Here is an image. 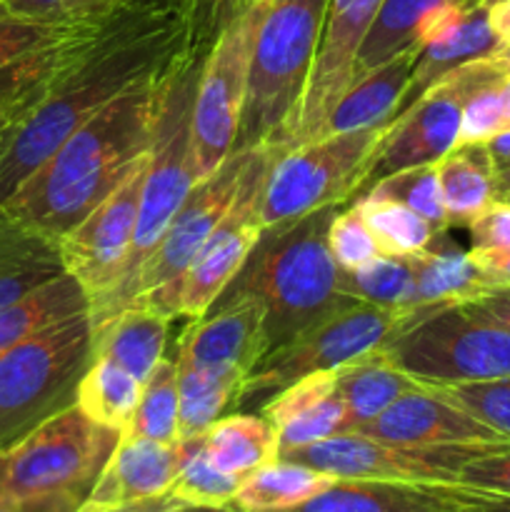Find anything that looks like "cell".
<instances>
[{"instance_id": "cell-1", "label": "cell", "mask_w": 510, "mask_h": 512, "mask_svg": "<svg viewBox=\"0 0 510 512\" xmlns=\"http://www.w3.org/2000/svg\"><path fill=\"white\" fill-rule=\"evenodd\" d=\"M195 53L178 13L128 0L105 23L95 53L45 103L10 125L0 140V208L100 108L148 75ZM200 55V53H198Z\"/></svg>"}, {"instance_id": "cell-2", "label": "cell", "mask_w": 510, "mask_h": 512, "mask_svg": "<svg viewBox=\"0 0 510 512\" xmlns=\"http://www.w3.org/2000/svg\"><path fill=\"white\" fill-rule=\"evenodd\" d=\"M170 68L138 80L85 120L0 210L53 240L75 228L148 158Z\"/></svg>"}, {"instance_id": "cell-3", "label": "cell", "mask_w": 510, "mask_h": 512, "mask_svg": "<svg viewBox=\"0 0 510 512\" xmlns=\"http://www.w3.org/2000/svg\"><path fill=\"white\" fill-rule=\"evenodd\" d=\"M338 208L328 205L260 230L240 273L210 308L255 300L263 308L268 353L353 308L358 300L338 290V265L328 248V225Z\"/></svg>"}, {"instance_id": "cell-4", "label": "cell", "mask_w": 510, "mask_h": 512, "mask_svg": "<svg viewBox=\"0 0 510 512\" xmlns=\"http://www.w3.org/2000/svg\"><path fill=\"white\" fill-rule=\"evenodd\" d=\"M330 0H265L233 150H285L313 73Z\"/></svg>"}, {"instance_id": "cell-5", "label": "cell", "mask_w": 510, "mask_h": 512, "mask_svg": "<svg viewBox=\"0 0 510 512\" xmlns=\"http://www.w3.org/2000/svg\"><path fill=\"white\" fill-rule=\"evenodd\" d=\"M203 55L188 53L170 68L160 85L158 110H155L150 163L140 195L138 225L133 248L118 290L100 308L90 310L93 328L108 323L115 313L128 305L130 288L148 263L150 255L168 233L175 213L185 203L193 185L198 183L193 160V100Z\"/></svg>"}, {"instance_id": "cell-6", "label": "cell", "mask_w": 510, "mask_h": 512, "mask_svg": "<svg viewBox=\"0 0 510 512\" xmlns=\"http://www.w3.org/2000/svg\"><path fill=\"white\" fill-rule=\"evenodd\" d=\"M93 363L90 310L58 320L0 355V453L75 405Z\"/></svg>"}, {"instance_id": "cell-7", "label": "cell", "mask_w": 510, "mask_h": 512, "mask_svg": "<svg viewBox=\"0 0 510 512\" xmlns=\"http://www.w3.org/2000/svg\"><path fill=\"white\" fill-rule=\"evenodd\" d=\"M380 350L420 383H473L510 375V330L473 303L408 318Z\"/></svg>"}, {"instance_id": "cell-8", "label": "cell", "mask_w": 510, "mask_h": 512, "mask_svg": "<svg viewBox=\"0 0 510 512\" xmlns=\"http://www.w3.org/2000/svg\"><path fill=\"white\" fill-rule=\"evenodd\" d=\"M388 125L320 135L275 155L260 198L263 228L350 203Z\"/></svg>"}, {"instance_id": "cell-9", "label": "cell", "mask_w": 510, "mask_h": 512, "mask_svg": "<svg viewBox=\"0 0 510 512\" xmlns=\"http://www.w3.org/2000/svg\"><path fill=\"white\" fill-rule=\"evenodd\" d=\"M403 323L405 315L368 303H355L353 308L323 320L255 365L253 373L245 378L235 413L263 410L275 395L298 380L328 373L348 360L380 350Z\"/></svg>"}, {"instance_id": "cell-10", "label": "cell", "mask_w": 510, "mask_h": 512, "mask_svg": "<svg viewBox=\"0 0 510 512\" xmlns=\"http://www.w3.org/2000/svg\"><path fill=\"white\" fill-rule=\"evenodd\" d=\"M265 0L240 10L220 28L200 63L193 100V160L198 180L233 153L248 88L250 53Z\"/></svg>"}, {"instance_id": "cell-11", "label": "cell", "mask_w": 510, "mask_h": 512, "mask_svg": "<svg viewBox=\"0 0 510 512\" xmlns=\"http://www.w3.org/2000/svg\"><path fill=\"white\" fill-rule=\"evenodd\" d=\"M123 433L90 420L78 405L35 428L10 450L8 495H90Z\"/></svg>"}, {"instance_id": "cell-12", "label": "cell", "mask_w": 510, "mask_h": 512, "mask_svg": "<svg viewBox=\"0 0 510 512\" xmlns=\"http://www.w3.org/2000/svg\"><path fill=\"white\" fill-rule=\"evenodd\" d=\"M253 150H233L218 170H213L193 185L185 203L175 213L165 238L160 240L155 253L150 255L148 263L135 278L128 295V305H145L150 310H158L165 318H175V285L180 283L188 265L193 263L205 240L218 228L220 220L228 215Z\"/></svg>"}, {"instance_id": "cell-13", "label": "cell", "mask_w": 510, "mask_h": 512, "mask_svg": "<svg viewBox=\"0 0 510 512\" xmlns=\"http://www.w3.org/2000/svg\"><path fill=\"white\" fill-rule=\"evenodd\" d=\"M503 445H510V440L418 448V445H393L358 433H343L308 445V448L293 450L280 460L310 465L333 478L455 485L458 470L468 460L488 450L503 448Z\"/></svg>"}, {"instance_id": "cell-14", "label": "cell", "mask_w": 510, "mask_h": 512, "mask_svg": "<svg viewBox=\"0 0 510 512\" xmlns=\"http://www.w3.org/2000/svg\"><path fill=\"white\" fill-rule=\"evenodd\" d=\"M485 65L488 58L453 70L420 95L405 113L393 118L350 203L363 198L378 180L400 170L435 165L458 145L465 98L485 73Z\"/></svg>"}, {"instance_id": "cell-15", "label": "cell", "mask_w": 510, "mask_h": 512, "mask_svg": "<svg viewBox=\"0 0 510 512\" xmlns=\"http://www.w3.org/2000/svg\"><path fill=\"white\" fill-rule=\"evenodd\" d=\"M275 155L278 150L268 148V145L253 150L228 215L220 220L218 228L188 265L180 283L175 285L173 315H185L190 320L203 318L215 298L240 273L250 250L258 243L260 230H263L260 198H263L265 178H268Z\"/></svg>"}, {"instance_id": "cell-16", "label": "cell", "mask_w": 510, "mask_h": 512, "mask_svg": "<svg viewBox=\"0 0 510 512\" xmlns=\"http://www.w3.org/2000/svg\"><path fill=\"white\" fill-rule=\"evenodd\" d=\"M150 153L108 198L95 205L75 228L58 238L65 273L75 275L90 298V310L100 308L118 290L133 248L140 195Z\"/></svg>"}, {"instance_id": "cell-17", "label": "cell", "mask_w": 510, "mask_h": 512, "mask_svg": "<svg viewBox=\"0 0 510 512\" xmlns=\"http://www.w3.org/2000/svg\"><path fill=\"white\" fill-rule=\"evenodd\" d=\"M380 8L383 0H330L313 73L285 150H293L323 135L335 103L353 83L355 58Z\"/></svg>"}, {"instance_id": "cell-18", "label": "cell", "mask_w": 510, "mask_h": 512, "mask_svg": "<svg viewBox=\"0 0 510 512\" xmlns=\"http://www.w3.org/2000/svg\"><path fill=\"white\" fill-rule=\"evenodd\" d=\"M105 23L80 25L0 65V113L10 125L33 113L75 70L83 68L103 38Z\"/></svg>"}, {"instance_id": "cell-19", "label": "cell", "mask_w": 510, "mask_h": 512, "mask_svg": "<svg viewBox=\"0 0 510 512\" xmlns=\"http://www.w3.org/2000/svg\"><path fill=\"white\" fill-rule=\"evenodd\" d=\"M350 433L383 440L393 445H465V443H498L505 440L493 428L475 420L455 403L445 400L428 385L395 400L375 420L358 425Z\"/></svg>"}, {"instance_id": "cell-20", "label": "cell", "mask_w": 510, "mask_h": 512, "mask_svg": "<svg viewBox=\"0 0 510 512\" xmlns=\"http://www.w3.org/2000/svg\"><path fill=\"white\" fill-rule=\"evenodd\" d=\"M268 355L263 308L255 300L210 308L193 320L178 343V368H238L245 375Z\"/></svg>"}, {"instance_id": "cell-21", "label": "cell", "mask_w": 510, "mask_h": 512, "mask_svg": "<svg viewBox=\"0 0 510 512\" xmlns=\"http://www.w3.org/2000/svg\"><path fill=\"white\" fill-rule=\"evenodd\" d=\"M500 50H503V43L490 28L485 0L450 10L433 25V30L425 38L413 78H410L408 93L395 110V118L405 113L420 95L428 93L435 83H440L445 75L463 68V65L475 63V60L490 58Z\"/></svg>"}, {"instance_id": "cell-22", "label": "cell", "mask_w": 510, "mask_h": 512, "mask_svg": "<svg viewBox=\"0 0 510 512\" xmlns=\"http://www.w3.org/2000/svg\"><path fill=\"white\" fill-rule=\"evenodd\" d=\"M260 415L278 433V458L320 440L350 433V415L335 388L333 370L298 380L275 395Z\"/></svg>"}, {"instance_id": "cell-23", "label": "cell", "mask_w": 510, "mask_h": 512, "mask_svg": "<svg viewBox=\"0 0 510 512\" xmlns=\"http://www.w3.org/2000/svg\"><path fill=\"white\" fill-rule=\"evenodd\" d=\"M183 455V438L173 445H163L123 435L100 478L95 480L85 505L113 508L165 495L183 463Z\"/></svg>"}, {"instance_id": "cell-24", "label": "cell", "mask_w": 510, "mask_h": 512, "mask_svg": "<svg viewBox=\"0 0 510 512\" xmlns=\"http://www.w3.org/2000/svg\"><path fill=\"white\" fill-rule=\"evenodd\" d=\"M278 512H465L460 485L338 478L308 503Z\"/></svg>"}, {"instance_id": "cell-25", "label": "cell", "mask_w": 510, "mask_h": 512, "mask_svg": "<svg viewBox=\"0 0 510 512\" xmlns=\"http://www.w3.org/2000/svg\"><path fill=\"white\" fill-rule=\"evenodd\" d=\"M408 263L413 270L418 313L468 303L498 288V283L475 263L473 255L450 243L445 233L435 235L433 243L420 253L408 255Z\"/></svg>"}, {"instance_id": "cell-26", "label": "cell", "mask_w": 510, "mask_h": 512, "mask_svg": "<svg viewBox=\"0 0 510 512\" xmlns=\"http://www.w3.org/2000/svg\"><path fill=\"white\" fill-rule=\"evenodd\" d=\"M473 3L480 0H383L355 58L353 83L405 50H420L443 15Z\"/></svg>"}, {"instance_id": "cell-27", "label": "cell", "mask_w": 510, "mask_h": 512, "mask_svg": "<svg viewBox=\"0 0 510 512\" xmlns=\"http://www.w3.org/2000/svg\"><path fill=\"white\" fill-rule=\"evenodd\" d=\"M418 55L420 50H405V53L395 55L393 60L378 65L368 75L350 83L343 98L335 103L323 135L353 133V130L393 123L395 110L408 93Z\"/></svg>"}, {"instance_id": "cell-28", "label": "cell", "mask_w": 510, "mask_h": 512, "mask_svg": "<svg viewBox=\"0 0 510 512\" xmlns=\"http://www.w3.org/2000/svg\"><path fill=\"white\" fill-rule=\"evenodd\" d=\"M170 318L145 305H128L108 323L93 328V358H108L140 383L165 358Z\"/></svg>"}, {"instance_id": "cell-29", "label": "cell", "mask_w": 510, "mask_h": 512, "mask_svg": "<svg viewBox=\"0 0 510 512\" xmlns=\"http://www.w3.org/2000/svg\"><path fill=\"white\" fill-rule=\"evenodd\" d=\"M335 388L350 415V430L375 420L395 400L423 388L418 378L403 373L383 350L348 360L333 370Z\"/></svg>"}, {"instance_id": "cell-30", "label": "cell", "mask_w": 510, "mask_h": 512, "mask_svg": "<svg viewBox=\"0 0 510 512\" xmlns=\"http://www.w3.org/2000/svg\"><path fill=\"white\" fill-rule=\"evenodd\" d=\"M448 225L468 228L483 210L498 203V170L485 143L455 145L435 163Z\"/></svg>"}, {"instance_id": "cell-31", "label": "cell", "mask_w": 510, "mask_h": 512, "mask_svg": "<svg viewBox=\"0 0 510 512\" xmlns=\"http://www.w3.org/2000/svg\"><path fill=\"white\" fill-rule=\"evenodd\" d=\"M63 273L58 240L25 228L0 210V308Z\"/></svg>"}, {"instance_id": "cell-32", "label": "cell", "mask_w": 510, "mask_h": 512, "mask_svg": "<svg viewBox=\"0 0 510 512\" xmlns=\"http://www.w3.org/2000/svg\"><path fill=\"white\" fill-rule=\"evenodd\" d=\"M90 310V298L70 273L48 280L15 303L0 308V355L58 320Z\"/></svg>"}, {"instance_id": "cell-33", "label": "cell", "mask_w": 510, "mask_h": 512, "mask_svg": "<svg viewBox=\"0 0 510 512\" xmlns=\"http://www.w3.org/2000/svg\"><path fill=\"white\" fill-rule=\"evenodd\" d=\"M178 368V365H175ZM248 375L238 368H178V435L198 438L228 410L235 413L238 395Z\"/></svg>"}, {"instance_id": "cell-34", "label": "cell", "mask_w": 510, "mask_h": 512, "mask_svg": "<svg viewBox=\"0 0 510 512\" xmlns=\"http://www.w3.org/2000/svg\"><path fill=\"white\" fill-rule=\"evenodd\" d=\"M203 448L215 468L245 480L258 468L278 460V433L260 415L233 413L205 430Z\"/></svg>"}, {"instance_id": "cell-35", "label": "cell", "mask_w": 510, "mask_h": 512, "mask_svg": "<svg viewBox=\"0 0 510 512\" xmlns=\"http://www.w3.org/2000/svg\"><path fill=\"white\" fill-rule=\"evenodd\" d=\"M335 480L323 470L278 458L243 480L233 505L240 512L290 510L328 490Z\"/></svg>"}, {"instance_id": "cell-36", "label": "cell", "mask_w": 510, "mask_h": 512, "mask_svg": "<svg viewBox=\"0 0 510 512\" xmlns=\"http://www.w3.org/2000/svg\"><path fill=\"white\" fill-rule=\"evenodd\" d=\"M143 383L108 358H93L78 385L75 405L95 423L123 433L135 413Z\"/></svg>"}, {"instance_id": "cell-37", "label": "cell", "mask_w": 510, "mask_h": 512, "mask_svg": "<svg viewBox=\"0 0 510 512\" xmlns=\"http://www.w3.org/2000/svg\"><path fill=\"white\" fill-rule=\"evenodd\" d=\"M338 290L358 303L395 310L405 318L423 315L415 310L413 270H410L408 258L378 255L355 270L338 268Z\"/></svg>"}, {"instance_id": "cell-38", "label": "cell", "mask_w": 510, "mask_h": 512, "mask_svg": "<svg viewBox=\"0 0 510 512\" xmlns=\"http://www.w3.org/2000/svg\"><path fill=\"white\" fill-rule=\"evenodd\" d=\"M178 408V368L175 360L163 358L143 383V393L123 435L163 445L178 443Z\"/></svg>"}, {"instance_id": "cell-39", "label": "cell", "mask_w": 510, "mask_h": 512, "mask_svg": "<svg viewBox=\"0 0 510 512\" xmlns=\"http://www.w3.org/2000/svg\"><path fill=\"white\" fill-rule=\"evenodd\" d=\"M353 205H358V210L363 213L365 223H368L370 233L378 243L380 255L408 258V255L428 248L435 235H438V230L423 215L410 210L408 205L395 203V200L363 195Z\"/></svg>"}, {"instance_id": "cell-40", "label": "cell", "mask_w": 510, "mask_h": 512, "mask_svg": "<svg viewBox=\"0 0 510 512\" xmlns=\"http://www.w3.org/2000/svg\"><path fill=\"white\" fill-rule=\"evenodd\" d=\"M183 440V463H180L168 493L183 505H210V508L233 505L235 495H238L240 485H243V478L215 468L213 460L208 458L203 448V435Z\"/></svg>"}, {"instance_id": "cell-41", "label": "cell", "mask_w": 510, "mask_h": 512, "mask_svg": "<svg viewBox=\"0 0 510 512\" xmlns=\"http://www.w3.org/2000/svg\"><path fill=\"white\" fill-rule=\"evenodd\" d=\"M510 70L490 55L485 73L468 93L460 120L458 145L488 143L505 130V90H508Z\"/></svg>"}, {"instance_id": "cell-42", "label": "cell", "mask_w": 510, "mask_h": 512, "mask_svg": "<svg viewBox=\"0 0 510 512\" xmlns=\"http://www.w3.org/2000/svg\"><path fill=\"white\" fill-rule=\"evenodd\" d=\"M365 195L388 198L395 200V203L408 205L410 210L423 215L438 233H445L450 228L435 165H420V168H408L388 175V178L378 180Z\"/></svg>"}, {"instance_id": "cell-43", "label": "cell", "mask_w": 510, "mask_h": 512, "mask_svg": "<svg viewBox=\"0 0 510 512\" xmlns=\"http://www.w3.org/2000/svg\"><path fill=\"white\" fill-rule=\"evenodd\" d=\"M445 400L463 408L483 425L510 440V375L508 378L473 380V383H423Z\"/></svg>"}, {"instance_id": "cell-44", "label": "cell", "mask_w": 510, "mask_h": 512, "mask_svg": "<svg viewBox=\"0 0 510 512\" xmlns=\"http://www.w3.org/2000/svg\"><path fill=\"white\" fill-rule=\"evenodd\" d=\"M328 248L340 270H355L378 258L380 248L358 205H340L328 225Z\"/></svg>"}, {"instance_id": "cell-45", "label": "cell", "mask_w": 510, "mask_h": 512, "mask_svg": "<svg viewBox=\"0 0 510 512\" xmlns=\"http://www.w3.org/2000/svg\"><path fill=\"white\" fill-rule=\"evenodd\" d=\"M145 3L165 5L173 13H178L185 28H188L195 53L200 55H203V50H208L213 45L220 28L233 18L230 0H145Z\"/></svg>"}, {"instance_id": "cell-46", "label": "cell", "mask_w": 510, "mask_h": 512, "mask_svg": "<svg viewBox=\"0 0 510 512\" xmlns=\"http://www.w3.org/2000/svg\"><path fill=\"white\" fill-rule=\"evenodd\" d=\"M455 485L510 498V445L488 450L458 470Z\"/></svg>"}, {"instance_id": "cell-47", "label": "cell", "mask_w": 510, "mask_h": 512, "mask_svg": "<svg viewBox=\"0 0 510 512\" xmlns=\"http://www.w3.org/2000/svg\"><path fill=\"white\" fill-rule=\"evenodd\" d=\"M0 13L55 28L93 25L88 23L83 0H0Z\"/></svg>"}, {"instance_id": "cell-48", "label": "cell", "mask_w": 510, "mask_h": 512, "mask_svg": "<svg viewBox=\"0 0 510 512\" xmlns=\"http://www.w3.org/2000/svg\"><path fill=\"white\" fill-rule=\"evenodd\" d=\"M75 28H80V25H75ZM68 30L73 28H55V25L30 23V20H20L13 18V15L0 13V65L18 58L25 50L38 48V45L68 33Z\"/></svg>"}, {"instance_id": "cell-49", "label": "cell", "mask_w": 510, "mask_h": 512, "mask_svg": "<svg viewBox=\"0 0 510 512\" xmlns=\"http://www.w3.org/2000/svg\"><path fill=\"white\" fill-rule=\"evenodd\" d=\"M468 230L473 243L470 250L510 248V203H493L468 225Z\"/></svg>"}, {"instance_id": "cell-50", "label": "cell", "mask_w": 510, "mask_h": 512, "mask_svg": "<svg viewBox=\"0 0 510 512\" xmlns=\"http://www.w3.org/2000/svg\"><path fill=\"white\" fill-rule=\"evenodd\" d=\"M88 495L73 493H45V495H5L0 500V512H78Z\"/></svg>"}, {"instance_id": "cell-51", "label": "cell", "mask_w": 510, "mask_h": 512, "mask_svg": "<svg viewBox=\"0 0 510 512\" xmlns=\"http://www.w3.org/2000/svg\"><path fill=\"white\" fill-rule=\"evenodd\" d=\"M473 303L480 313H485L488 318H493L495 323H500L503 328L510 330V285H498L490 293L480 295V298L468 300Z\"/></svg>"}, {"instance_id": "cell-52", "label": "cell", "mask_w": 510, "mask_h": 512, "mask_svg": "<svg viewBox=\"0 0 510 512\" xmlns=\"http://www.w3.org/2000/svg\"><path fill=\"white\" fill-rule=\"evenodd\" d=\"M475 263L490 275L498 285H510V248L470 250Z\"/></svg>"}, {"instance_id": "cell-53", "label": "cell", "mask_w": 510, "mask_h": 512, "mask_svg": "<svg viewBox=\"0 0 510 512\" xmlns=\"http://www.w3.org/2000/svg\"><path fill=\"white\" fill-rule=\"evenodd\" d=\"M183 503L173 498L170 493L158 495V498L140 500V503H128V505H113V508H93V505H80L78 512H175Z\"/></svg>"}, {"instance_id": "cell-54", "label": "cell", "mask_w": 510, "mask_h": 512, "mask_svg": "<svg viewBox=\"0 0 510 512\" xmlns=\"http://www.w3.org/2000/svg\"><path fill=\"white\" fill-rule=\"evenodd\" d=\"M465 512H510V498L463 488Z\"/></svg>"}, {"instance_id": "cell-55", "label": "cell", "mask_w": 510, "mask_h": 512, "mask_svg": "<svg viewBox=\"0 0 510 512\" xmlns=\"http://www.w3.org/2000/svg\"><path fill=\"white\" fill-rule=\"evenodd\" d=\"M488 5V20L493 33L503 43V48H510V0H485Z\"/></svg>"}, {"instance_id": "cell-56", "label": "cell", "mask_w": 510, "mask_h": 512, "mask_svg": "<svg viewBox=\"0 0 510 512\" xmlns=\"http://www.w3.org/2000/svg\"><path fill=\"white\" fill-rule=\"evenodd\" d=\"M85 3V15H88V23L98 25L105 20L113 18L120 8H123L128 0H83Z\"/></svg>"}, {"instance_id": "cell-57", "label": "cell", "mask_w": 510, "mask_h": 512, "mask_svg": "<svg viewBox=\"0 0 510 512\" xmlns=\"http://www.w3.org/2000/svg\"><path fill=\"white\" fill-rule=\"evenodd\" d=\"M485 145H488V153L493 158L495 170L510 168V128L498 133L495 138H490Z\"/></svg>"}, {"instance_id": "cell-58", "label": "cell", "mask_w": 510, "mask_h": 512, "mask_svg": "<svg viewBox=\"0 0 510 512\" xmlns=\"http://www.w3.org/2000/svg\"><path fill=\"white\" fill-rule=\"evenodd\" d=\"M175 512H240L235 505H218V508H210V505H180Z\"/></svg>"}, {"instance_id": "cell-59", "label": "cell", "mask_w": 510, "mask_h": 512, "mask_svg": "<svg viewBox=\"0 0 510 512\" xmlns=\"http://www.w3.org/2000/svg\"><path fill=\"white\" fill-rule=\"evenodd\" d=\"M498 198L510 203V168L498 170Z\"/></svg>"}, {"instance_id": "cell-60", "label": "cell", "mask_w": 510, "mask_h": 512, "mask_svg": "<svg viewBox=\"0 0 510 512\" xmlns=\"http://www.w3.org/2000/svg\"><path fill=\"white\" fill-rule=\"evenodd\" d=\"M8 468H10V453H0V500L8 495Z\"/></svg>"}, {"instance_id": "cell-61", "label": "cell", "mask_w": 510, "mask_h": 512, "mask_svg": "<svg viewBox=\"0 0 510 512\" xmlns=\"http://www.w3.org/2000/svg\"><path fill=\"white\" fill-rule=\"evenodd\" d=\"M258 0H230V10H233V15H238L240 10L250 8V5H255Z\"/></svg>"}, {"instance_id": "cell-62", "label": "cell", "mask_w": 510, "mask_h": 512, "mask_svg": "<svg viewBox=\"0 0 510 512\" xmlns=\"http://www.w3.org/2000/svg\"><path fill=\"white\" fill-rule=\"evenodd\" d=\"M510 128V80H508V90H505V130Z\"/></svg>"}, {"instance_id": "cell-63", "label": "cell", "mask_w": 510, "mask_h": 512, "mask_svg": "<svg viewBox=\"0 0 510 512\" xmlns=\"http://www.w3.org/2000/svg\"><path fill=\"white\" fill-rule=\"evenodd\" d=\"M8 128H10V120H8V118H5V115H3V113H0V140H3L5 130H8Z\"/></svg>"}]
</instances>
